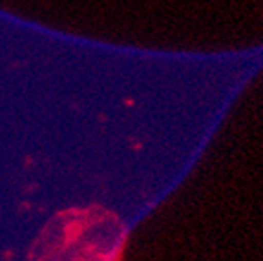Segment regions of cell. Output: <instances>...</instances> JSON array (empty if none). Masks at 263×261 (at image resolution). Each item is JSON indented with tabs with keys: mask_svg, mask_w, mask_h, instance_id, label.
Masks as SVG:
<instances>
[{
	"mask_svg": "<svg viewBox=\"0 0 263 261\" xmlns=\"http://www.w3.org/2000/svg\"><path fill=\"white\" fill-rule=\"evenodd\" d=\"M42 239L39 261H117L121 236L101 217L75 214L55 223Z\"/></svg>",
	"mask_w": 263,
	"mask_h": 261,
	"instance_id": "6da1fadb",
	"label": "cell"
}]
</instances>
